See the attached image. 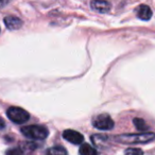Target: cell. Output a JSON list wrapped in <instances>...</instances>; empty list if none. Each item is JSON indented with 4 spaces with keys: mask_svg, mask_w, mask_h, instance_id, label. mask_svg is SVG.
Returning a JSON list of instances; mask_svg holds the SVG:
<instances>
[{
    "mask_svg": "<svg viewBox=\"0 0 155 155\" xmlns=\"http://www.w3.org/2000/svg\"><path fill=\"white\" fill-rule=\"evenodd\" d=\"M63 137L67 140V141L71 142L73 144H81L84 141V137L81 133L73 130H66L63 133Z\"/></svg>",
    "mask_w": 155,
    "mask_h": 155,
    "instance_id": "cell-5",
    "label": "cell"
},
{
    "mask_svg": "<svg viewBox=\"0 0 155 155\" xmlns=\"http://www.w3.org/2000/svg\"><path fill=\"white\" fill-rule=\"evenodd\" d=\"M20 131L26 137L35 140H43L49 135L48 129L43 125H28V127H21Z\"/></svg>",
    "mask_w": 155,
    "mask_h": 155,
    "instance_id": "cell-2",
    "label": "cell"
},
{
    "mask_svg": "<svg viewBox=\"0 0 155 155\" xmlns=\"http://www.w3.org/2000/svg\"><path fill=\"white\" fill-rule=\"evenodd\" d=\"M5 127V122L2 118H0V130H2Z\"/></svg>",
    "mask_w": 155,
    "mask_h": 155,
    "instance_id": "cell-14",
    "label": "cell"
},
{
    "mask_svg": "<svg viewBox=\"0 0 155 155\" xmlns=\"http://www.w3.org/2000/svg\"><path fill=\"white\" fill-rule=\"evenodd\" d=\"M91 9L99 12V13H107L110 11V5L106 1H99V0L91 1Z\"/></svg>",
    "mask_w": 155,
    "mask_h": 155,
    "instance_id": "cell-7",
    "label": "cell"
},
{
    "mask_svg": "<svg viewBox=\"0 0 155 155\" xmlns=\"http://www.w3.org/2000/svg\"><path fill=\"white\" fill-rule=\"evenodd\" d=\"M155 139V133L152 132H144L139 134H122V135L115 136L114 140L117 142L124 144H137L147 143Z\"/></svg>",
    "mask_w": 155,
    "mask_h": 155,
    "instance_id": "cell-1",
    "label": "cell"
},
{
    "mask_svg": "<svg viewBox=\"0 0 155 155\" xmlns=\"http://www.w3.org/2000/svg\"><path fill=\"white\" fill-rule=\"evenodd\" d=\"M46 155H67V151L64 147L55 146L48 149L46 151Z\"/></svg>",
    "mask_w": 155,
    "mask_h": 155,
    "instance_id": "cell-9",
    "label": "cell"
},
{
    "mask_svg": "<svg viewBox=\"0 0 155 155\" xmlns=\"http://www.w3.org/2000/svg\"><path fill=\"white\" fill-rule=\"evenodd\" d=\"M152 15H153V13H152V10L150 9V7H148V5H139V7H138L137 16L141 20L151 19Z\"/></svg>",
    "mask_w": 155,
    "mask_h": 155,
    "instance_id": "cell-8",
    "label": "cell"
},
{
    "mask_svg": "<svg viewBox=\"0 0 155 155\" xmlns=\"http://www.w3.org/2000/svg\"><path fill=\"white\" fill-rule=\"evenodd\" d=\"M93 125L99 130H103V131H108L114 127L115 123L113 119L107 114H101L97 116L93 120Z\"/></svg>",
    "mask_w": 155,
    "mask_h": 155,
    "instance_id": "cell-4",
    "label": "cell"
},
{
    "mask_svg": "<svg viewBox=\"0 0 155 155\" xmlns=\"http://www.w3.org/2000/svg\"><path fill=\"white\" fill-rule=\"evenodd\" d=\"M80 154L81 155H98L97 151L95 148L91 146L88 143H83L80 146Z\"/></svg>",
    "mask_w": 155,
    "mask_h": 155,
    "instance_id": "cell-10",
    "label": "cell"
},
{
    "mask_svg": "<svg viewBox=\"0 0 155 155\" xmlns=\"http://www.w3.org/2000/svg\"><path fill=\"white\" fill-rule=\"evenodd\" d=\"M133 123L139 131H146V130H148V125L146 124L144 120H142L141 118H135L133 120Z\"/></svg>",
    "mask_w": 155,
    "mask_h": 155,
    "instance_id": "cell-11",
    "label": "cell"
},
{
    "mask_svg": "<svg viewBox=\"0 0 155 155\" xmlns=\"http://www.w3.org/2000/svg\"><path fill=\"white\" fill-rule=\"evenodd\" d=\"M7 155H22V151L19 148H12L7 151Z\"/></svg>",
    "mask_w": 155,
    "mask_h": 155,
    "instance_id": "cell-13",
    "label": "cell"
},
{
    "mask_svg": "<svg viewBox=\"0 0 155 155\" xmlns=\"http://www.w3.org/2000/svg\"><path fill=\"white\" fill-rule=\"evenodd\" d=\"M8 2H2V1H0V7H2V5H7Z\"/></svg>",
    "mask_w": 155,
    "mask_h": 155,
    "instance_id": "cell-15",
    "label": "cell"
},
{
    "mask_svg": "<svg viewBox=\"0 0 155 155\" xmlns=\"http://www.w3.org/2000/svg\"><path fill=\"white\" fill-rule=\"evenodd\" d=\"M125 155H143V151L137 148H129L125 150Z\"/></svg>",
    "mask_w": 155,
    "mask_h": 155,
    "instance_id": "cell-12",
    "label": "cell"
},
{
    "mask_svg": "<svg viewBox=\"0 0 155 155\" xmlns=\"http://www.w3.org/2000/svg\"><path fill=\"white\" fill-rule=\"evenodd\" d=\"M5 24L8 29L10 30H17L22 26L21 19H19L16 16H7L5 18Z\"/></svg>",
    "mask_w": 155,
    "mask_h": 155,
    "instance_id": "cell-6",
    "label": "cell"
},
{
    "mask_svg": "<svg viewBox=\"0 0 155 155\" xmlns=\"http://www.w3.org/2000/svg\"><path fill=\"white\" fill-rule=\"evenodd\" d=\"M7 115L11 121H13L14 123L17 124H21L29 120L30 115L27 110H25L21 107H16V106H12L7 110Z\"/></svg>",
    "mask_w": 155,
    "mask_h": 155,
    "instance_id": "cell-3",
    "label": "cell"
}]
</instances>
